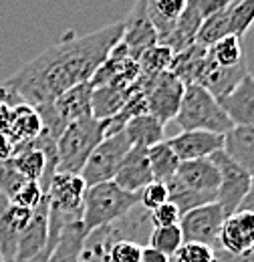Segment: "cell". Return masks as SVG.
<instances>
[{
  "mask_svg": "<svg viewBox=\"0 0 254 262\" xmlns=\"http://www.w3.org/2000/svg\"><path fill=\"white\" fill-rule=\"evenodd\" d=\"M121 34L123 23L81 36L67 33L53 47L20 67L10 79H6V83L38 111L65 91L89 83L121 40Z\"/></svg>",
  "mask_w": 254,
  "mask_h": 262,
  "instance_id": "1",
  "label": "cell"
},
{
  "mask_svg": "<svg viewBox=\"0 0 254 262\" xmlns=\"http://www.w3.org/2000/svg\"><path fill=\"white\" fill-rule=\"evenodd\" d=\"M139 206V194L125 192L115 182H103L89 186L83 202L81 224L85 232H93L103 226H113Z\"/></svg>",
  "mask_w": 254,
  "mask_h": 262,
  "instance_id": "2",
  "label": "cell"
},
{
  "mask_svg": "<svg viewBox=\"0 0 254 262\" xmlns=\"http://www.w3.org/2000/svg\"><path fill=\"white\" fill-rule=\"evenodd\" d=\"M105 137V121L93 115L69 123L57 137V171L81 173L85 162Z\"/></svg>",
  "mask_w": 254,
  "mask_h": 262,
  "instance_id": "3",
  "label": "cell"
},
{
  "mask_svg": "<svg viewBox=\"0 0 254 262\" xmlns=\"http://www.w3.org/2000/svg\"><path fill=\"white\" fill-rule=\"evenodd\" d=\"M176 123L182 131H210L218 135L234 127L218 99L200 85H186Z\"/></svg>",
  "mask_w": 254,
  "mask_h": 262,
  "instance_id": "4",
  "label": "cell"
},
{
  "mask_svg": "<svg viewBox=\"0 0 254 262\" xmlns=\"http://www.w3.org/2000/svg\"><path fill=\"white\" fill-rule=\"evenodd\" d=\"M87 184L81 173L57 171L49 184L47 200H49V222L51 226L63 230L69 224L81 222L83 218V202Z\"/></svg>",
  "mask_w": 254,
  "mask_h": 262,
  "instance_id": "5",
  "label": "cell"
},
{
  "mask_svg": "<svg viewBox=\"0 0 254 262\" xmlns=\"http://www.w3.org/2000/svg\"><path fill=\"white\" fill-rule=\"evenodd\" d=\"M135 89L145 93L147 113L154 115L158 121L165 125L167 121L176 119L180 105H182L186 85L172 71H163L158 77L139 75V79L135 81Z\"/></svg>",
  "mask_w": 254,
  "mask_h": 262,
  "instance_id": "6",
  "label": "cell"
},
{
  "mask_svg": "<svg viewBox=\"0 0 254 262\" xmlns=\"http://www.w3.org/2000/svg\"><path fill=\"white\" fill-rule=\"evenodd\" d=\"M91 95H93L91 83H83V85H77V87L65 91L63 95H59L51 105L38 109L43 127L57 139L69 123H73L81 117L93 115L91 113Z\"/></svg>",
  "mask_w": 254,
  "mask_h": 262,
  "instance_id": "7",
  "label": "cell"
},
{
  "mask_svg": "<svg viewBox=\"0 0 254 262\" xmlns=\"http://www.w3.org/2000/svg\"><path fill=\"white\" fill-rule=\"evenodd\" d=\"M131 147L133 145L125 135V131L103 137V141L93 149V154L89 156V160L85 162L83 169H81L85 184L95 186V184H103V182H113L119 165Z\"/></svg>",
  "mask_w": 254,
  "mask_h": 262,
  "instance_id": "8",
  "label": "cell"
},
{
  "mask_svg": "<svg viewBox=\"0 0 254 262\" xmlns=\"http://www.w3.org/2000/svg\"><path fill=\"white\" fill-rule=\"evenodd\" d=\"M210 160L216 164L218 171H220V186L216 192V202L222 206L224 214L230 216V214L238 212L242 200L248 194L252 176L236 162H232L224 151L214 154Z\"/></svg>",
  "mask_w": 254,
  "mask_h": 262,
  "instance_id": "9",
  "label": "cell"
},
{
  "mask_svg": "<svg viewBox=\"0 0 254 262\" xmlns=\"http://www.w3.org/2000/svg\"><path fill=\"white\" fill-rule=\"evenodd\" d=\"M224 218H226V214L218 202L190 210L180 220L184 242H200V244H208V246L216 248Z\"/></svg>",
  "mask_w": 254,
  "mask_h": 262,
  "instance_id": "10",
  "label": "cell"
},
{
  "mask_svg": "<svg viewBox=\"0 0 254 262\" xmlns=\"http://www.w3.org/2000/svg\"><path fill=\"white\" fill-rule=\"evenodd\" d=\"M121 23H123L121 45L125 47L131 59L139 61L145 51H150L152 47H156L159 42L158 33L145 12V0H135L125 20H121Z\"/></svg>",
  "mask_w": 254,
  "mask_h": 262,
  "instance_id": "11",
  "label": "cell"
},
{
  "mask_svg": "<svg viewBox=\"0 0 254 262\" xmlns=\"http://www.w3.org/2000/svg\"><path fill=\"white\" fill-rule=\"evenodd\" d=\"M32 210L23 208L0 192V254L4 262H14L18 238L31 222Z\"/></svg>",
  "mask_w": 254,
  "mask_h": 262,
  "instance_id": "12",
  "label": "cell"
},
{
  "mask_svg": "<svg viewBox=\"0 0 254 262\" xmlns=\"http://www.w3.org/2000/svg\"><path fill=\"white\" fill-rule=\"evenodd\" d=\"M232 256H240L254 248V214L238 210L226 216L218 234V246Z\"/></svg>",
  "mask_w": 254,
  "mask_h": 262,
  "instance_id": "13",
  "label": "cell"
},
{
  "mask_svg": "<svg viewBox=\"0 0 254 262\" xmlns=\"http://www.w3.org/2000/svg\"><path fill=\"white\" fill-rule=\"evenodd\" d=\"M51 244V222H49V200L47 194L43 202L32 210L31 222L23 230L18 238V248H16V258L14 260H29L47 250Z\"/></svg>",
  "mask_w": 254,
  "mask_h": 262,
  "instance_id": "14",
  "label": "cell"
},
{
  "mask_svg": "<svg viewBox=\"0 0 254 262\" xmlns=\"http://www.w3.org/2000/svg\"><path fill=\"white\" fill-rule=\"evenodd\" d=\"M167 143L180 162L206 160L224 149V135L210 131H180L178 135L170 137Z\"/></svg>",
  "mask_w": 254,
  "mask_h": 262,
  "instance_id": "15",
  "label": "cell"
},
{
  "mask_svg": "<svg viewBox=\"0 0 254 262\" xmlns=\"http://www.w3.org/2000/svg\"><path fill=\"white\" fill-rule=\"evenodd\" d=\"M113 182L131 194H139L147 184H152L154 173H152L150 160H147V147L133 145L123 158Z\"/></svg>",
  "mask_w": 254,
  "mask_h": 262,
  "instance_id": "16",
  "label": "cell"
},
{
  "mask_svg": "<svg viewBox=\"0 0 254 262\" xmlns=\"http://www.w3.org/2000/svg\"><path fill=\"white\" fill-rule=\"evenodd\" d=\"M246 75H248V61H242L236 67H218L212 61H208V57H206L196 85L204 87L216 99H222L228 93H232Z\"/></svg>",
  "mask_w": 254,
  "mask_h": 262,
  "instance_id": "17",
  "label": "cell"
},
{
  "mask_svg": "<svg viewBox=\"0 0 254 262\" xmlns=\"http://www.w3.org/2000/svg\"><path fill=\"white\" fill-rule=\"evenodd\" d=\"M226 115L234 125H254V77L248 73L240 85L228 93L226 97L218 99Z\"/></svg>",
  "mask_w": 254,
  "mask_h": 262,
  "instance_id": "18",
  "label": "cell"
},
{
  "mask_svg": "<svg viewBox=\"0 0 254 262\" xmlns=\"http://www.w3.org/2000/svg\"><path fill=\"white\" fill-rule=\"evenodd\" d=\"M176 178L182 184L190 186L192 190H198V192H204V194H214V196H216L218 186H220V171L210 158L180 162Z\"/></svg>",
  "mask_w": 254,
  "mask_h": 262,
  "instance_id": "19",
  "label": "cell"
},
{
  "mask_svg": "<svg viewBox=\"0 0 254 262\" xmlns=\"http://www.w3.org/2000/svg\"><path fill=\"white\" fill-rule=\"evenodd\" d=\"M224 154L254 176V125H234L224 133Z\"/></svg>",
  "mask_w": 254,
  "mask_h": 262,
  "instance_id": "20",
  "label": "cell"
},
{
  "mask_svg": "<svg viewBox=\"0 0 254 262\" xmlns=\"http://www.w3.org/2000/svg\"><path fill=\"white\" fill-rule=\"evenodd\" d=\"M186 6L188 0H145V12L158 33L159 42L170 36Z\"/></svg>",
  "mask_w": 254,
  "mask_h": 262,
  "instance_id": "21",
  "label": "cell"
},
{
  "mask_svg": "<svg viewBox=\"0 0 254 262\" xmlns=\"http://www.w3.org/2000/svg\"><path fill=\"white\" fill-rule=\"evenodd\" d=\"M135 85L133 87H117V85H101L93 89L91 95V113L93 117H97L99 121L111 119L113 115H117L123 105L127 103V99L133 95Z\"/></svg>",
  "mask_w": 254,
  "mask_h": 262,
  "instance_id": "22",
  "label": "cell"
},
{
  "mask_svg": "<svg viewBox=\"0 0 254 262\" xmlns=\"http://www.w3.org/2000/svg\"><path fill=\"white\" fill-rule=\"evenodd\" d=\"M206 53H208L206 47L194 42L188 49H184V51H180V53L174 55L170 71H172L184 85H196V83H198V77H200V73H202L204 61H206Z\"/></svg>",
  "mask_w": 254,
  "mask_h": 262,
  "instance_id": "23",
  "label": "cell"
},
{
  "mask_svg": "<svg viewBox=\"0 0 254 262\" xmlns=\"http://www.w3.org/2000/svg\"><path fill=\"white\" fill-rule=\"evenodd\" d=\"M123 131L129 137L131 145H139V147H152L165 139V125L150 113L137 115L131 121H127Z\"/></svg>",
  "mask_w": 254,
  "mask_h": 262,
  "instance_id": "24",
  "label": "cell"
},
{
  "mask_svg": "<svg viewBox=\"0 0 254 262\" xmlns=\"http://www.w3.org/2000/svg\"><path fill=\"white\" fill-rule=\"evenodd\" d=\"M147 160H150V167H152V173H154V182L167 184L170 180L176 178L178 167H180V158L170 147L167 139L147 147Z\"/></svg>",
  "mask_w": 254,
  "mask_h": 262,
  "instance_id": "25",
  "label": "cell"
},
{
  "mask_svg": "<svg viewBox=\"0 0 254 262\" xmlns=\"http://www.w3.org/2000/svg\"><path fill=\"white\" fill-rule=\"evenodd\" d=\"M206 57H208V61H212L214 65H218V67L240 65L242 61H246L244 47H242V38H240V36H234V34L224 36V38L216 40L214 45L208 47Z\"/></svg>",
  "mask_w": 254,
  "mask_h": 262,
  "instance_id": "26",
  "label": "cell"
},
{
  "mask_svg": "<svg viewBox=\"0 0 254 262\" xmlns=\"http://www.w3.org/2000/svg\"><path fill=\"white\" fill-rule=\"evenodd\" d=\"M85 236H87V232H85L81 222L65 226L61 236H59L57 248H55L49 262H77V256H79L83 242H85Z\"/></svg>",
  "mask_w": 254,
  "mask_h": 262,
  "instance_id": "27",
  "label": "cell"
},
{
  "mask_svg": "<svg viewBox=\"0 0 254 262\" xmlns=\"http://www.w3.org/2000/svg\"><path fill=\"white\" fill-rule=\"evenodd\" d=\"M167 192H170V202L178 206L180 214H188L194 208H200V206H206V204H212L216 202L214 194H204V192H198V190H192L190 186L182 184L178 178L170 180L167 184Z\"/></svg>",
  "mask_w": 254,
  "mask_h": 262,
  "instance_id": "28",
  "label": "cell"
},
{
  "mask_svg": "<svg viewBox=\"0 0 254 262\" xmlns=\"http://www.w3.org/2000/svg\"><path fill=\"white\" fill-rule=\"evenodd\" d=\"M109 240H111V226H103V228L89 232L85 236L77 262H107Z\"/></svg>",
  "mask_w": 254,
  "mask_h": 262,
  "instance_id": "29",
  "label": "cell"
},
{
  "mask_svg": "<svg viewBox=\"0 0 254 262\" xmlns=\"http://www.w3.org/2000/svg\"><path fill=\"white\" fill-rule=\"evenodd\" d=\"M228 8L222 10V12H218V14H212L208 18H204V23H202V27L198 31V36H196L198 45L208 49L216 40H220V38L230 34V14H228Z\"/></svg>",
  "mask_w": 254,
  "mask_h": 262,
  "instance_id": "30",
  "label": "cell"
},
{
  "mask_svg": "<svg viewBox=\"0 0 254 262\" xmlns=\"http://www.w3.org/2000/svg\"><path fill=\"white\" fill-rule=\"evenodd\" d=\"M172 59H174L172 49H167L165 45H159L158 42L156 47L145 51L141 55V59L137 61L139 63V75H143V77H158L159 73L170 71Z\"/></svg>",
  "mask_w": 254,
  "mask_h": 262,
  "instance_id": "31",
  "label": "cell"
},
{
  "mask_svg": "<svg viewBox=\"0 0 254 262\" xmlns=\"http://www.w3.org/2000/svg\"><path fill=\"white\" fill-rule=\"evenodd\" d=\"M184 244V236H182V228L180 224L176 226H163V228H152L150 232V244L152 248L159 250L161 254L174 258L176 252L180 250V246Z\"/></svg>",
  "mask_w": 254,
  "mask_h": 262,
  "instance_id": "32",
  "label": "cell"
},
{
  "mask_svg": "<svg viewBox=\"0 0 254 262\" xmlns=\"http://www.w3.org/2000/svg\"><path fill=\"white\" fill-rule=\"evenodd\" d=\"M230 34L244 36L254 25V0H236L230 8Z\"/></svg>",
  "mask_w": 254,
  "mask_h": 262,
  "instance_id": "33",
  "label": "cell"
},
{
  "mask_svg": "<svg viewBox=\"0 0 254 262\" xmlns=\"http://www.w3.org/2000/svg\"><path fill=\"white\" fill-rule=\"evenodd\" d=\"M143 246L131 238H115L111 228V240L107 248V262H141Z\"/></svg>",
  "mask_w": 254,
  "mask_h": 262,
  "instance_id": "34",
  "label": "cell"
},
{
  "mask_svg": "<svg viewBox=\"0 0 254 262\" xmlns=\"http://www.w3.org/2000/svg\"><path fill=\"white\" fill-rule=\"evenodd\" d=\"M172 262H214V248L200 242H184Z\"/></svg>",
  "mask_w": 254,
  "mask_h": 262,
  "instance_id": "35",
  "label": "cell"
},
{
  "mask_svg": "<svg viewBox=\"0 0 254 262\" xmlns=\"http://www.w3.org/2000/svg\"><path fill=\"white\" fill-rule=\"evenodd\" d=\"M165 202H170V192H167V186L163 182H152L139 192V206L147 214Z\"/></svg>",
  "mask_w": 254,
  "mask_h": 262,
  "instance_id": "36",
  "label": "cell"
},
{
  "mask_svg": "<svg viewBox=\"0 0 254 262\" xmlns=\"http://www.w3.org/2000/svg\"><path fill=\"white\" fill-rule=\"evenodd\" d=\"M180 220H182V214H180L178 206L172 204V202H165V204H161L156 210L150 212V222H152L154 228L176 226V224H180Z\"/></svg>",
  "mask_w": 254,
  "mask_h": 262,
  "instance_id": "37",
  "label": "cell"
},
{
  "mask_svg": "<svg viewBox=\"0 0 254 262\" xmlns=\"http://www.w3.org/2000/svg\"><path fill=\"white\" fill-rule=\"evenodd\" d=\"M234 2H236V0H198V4H200V12H202L204 18L222 12V10H226L228 6H232Z\"/></svg>",
  "mask_w": 254,
  "mask_h": 262,
  "instance_id": "38",
  "label": "cell"
},
{
  "mask_svg": "<svg viewBox=\"0 0 254 262\" xmlns=\"http://www.w3.org/2000/svg\"><path fill=\"white\" fill-rule=\"evenodd\" d=\"M14 151H16V145L10 141V137H6L4 133H0V162L12 160Z\"/></svg>",
  "mask_w": 254,
  "mask_h": 262,
  "instance_id": "39",
  "label": "cell"
},
{
  "mask_svg": "<svg viewBox=\"0 0 254 262\" xmlns=\"http://www.w3.org/2000/svg\"><path fill=\"white\" fill-rule=\"evenodd\" d=\"M141 262H172V258L165 256V254H161L159 250L152 248V246H143V250H141Z\"/></svg>",
  "mask_w": 254,
  "mask_h": 262,
  "instance_id": "40",
  "label": "cell"
},
{
  "mask_svg": "<svg viewBox=\"0 0 254 262\" xmlns=\"http://www.w3.org/2000/svg\"><path fill=\"white\" fill-rule=\"evenodd\" d=\"M238 210L252 212L254 214V176H252V182H250V190H248V194L244 196V200H242V204H240V208H238Z\"/></svg>",
  "mask_w": 254,
  "mask_h": 262,
  "instance_id": "41",
  "label": "cell"
},
{
  "mask_svg": "<svg viewBox=\"0 0 254 262\" xmlns=\"http://www.w3.org/2000/svg\"><path fill=\"white\" fill-rule=\"evenodd\" d=\"M0 262H4V258H2V254H0Z\"/></svg>",
  "mask_w": 254,
  "mask_h": 262,
  "instance_id": "42",
  "label": "cell"
}]
</instances>
